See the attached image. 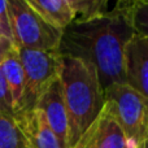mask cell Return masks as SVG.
Segmentation results:
<instances>
[{
	"label": "cell",
	"instance_id": "1",
	"mask_svg": "<svg viewBox=\"0 0 148 148\" xmlns=\"http://www.w3.org/2000/svg\"><path fill=\"white\" fill-rule=\"evenodd\" d=\"M134 35L130 12L114 7L91 20L72 21L62 30L57 52L94 66L104 91L126 83L125 49Z\"/></svg>",
	"mask_w": 148,
	"mask_h": 148
},
{
	"label": "cell",
	"instance_id": "2",
	"mask_svg": "<svg viewBox=\"0 0 148 148\" xmlns=\"http://www.w3.org/2000/svg\"><path fill=\"white\" fill-rule=\"evenodd\" d=\"M60 82L68 114V148H72L104 107V91L90 64L61 56Z\"/></svg>",
	"mask_w": 148,
	"mask_h": 148
},
{
	"label": "cell",
	"instance_id": "3",
	"mask_svg": "<svg viewBox=\"0 0 148 148\" xmlns=\"http://www.w3.org/2000/svg\"><path fill=\"white\" fill-rule=\"evenodd\" d=\"M12 42L16 48L57 51L62 30L52 25L25 0H5Z\"/></svg>",
	"mask_w": 148,
	"mask_h": 148
},
{
	"label": "cell",
	"instance_id": "4",
	"mask_svg": "<svg viewBox=\"0 0 148 148\" xmlns=\"http://www.w3.org/2000/svg\"><path fill=\"white\" fill-rule=\"evenodd\" d=\"M104 100L121 126L130 148L139 147L148 138V97L126 83L104 90Z\"/></svg>",
	"mask_w": 148,
	"mask_h": 148
},
{
	"label": "cell",
	"instance_id": "5",
	"mask_svg": "<svg viewBox=\"0 0 148 148\" xmlns=\"http://www.w3.org/2000/svg\"><path fill=\"white\" fill-rule=\"evenodd\" d=\"M17 51L23 68V91L16 117L35 109L42 95L60 77L62 61L57 51L27 48H17Z\"/></svg>",
	"mask_w": 148,
	"mask_h": 148
},
{
	"label": "cell",
	"instance_id": "6",
	"mask_svg": "<svg viewBox=\"0 0 148 148\" xmlns=\"http://www.w3.org/2000/svg\"><path fill=\"white\" fill-rule=\"evenodd\" d=\"M72 148H130L109 105L104 107Z\"/></svg>",
	"mask_w": 148,
	"mask_h": 148
},
{
	"label": "cell",
	"instance_id": "7",
	"mask_svg": "<svg viewBox=\"0 0 148 148\" xmlns=\"http://www.w3.org/2000/svg\"><path fill=\"white\" fill-rule=\"evenodd\" d=\"M126 84L148 97V38L135 35L125 49Z\"/></svg>",
	"mask_w": 148,
	"mask_h": 148
},
{
	"label": "cell",
	"instance_id": "8",
	"mask_svg": "<svg viewBox=\"0 0 148 148\" xmlns=\"http://www.w3.org/2000/svg\"><path fill=\"white\" fill-rule=\"evenodd\" d=\"M36 108L44 114L61 148H68V114L62 97L60 78H57L39 99Z\"/></svg>",
	"mask_w": 148,
	"mask_h": 148
},
{
	"label": "cell",
	"instance_id": "9",
	"mask_svg": "<svg viewBox=\"0 0 148 148\" xmlns=\"http://www.w3.org/2000/svg\"><path fill=\"white\" fill-rule=\"evenodd\" d=\"M14 120L17 121L29 148H61L44 114L38 108L18 116Z\"/></svg>",
	"mask_w": 148,
	"mask_h": 148
},
{
	"label": "cell",
	"instance_id": "10",
	"mask_svg": "<svg viewBox=\"0 0 148 148\" xmlns=\"http://www.w3.org/2000/svg\"><path fill=\"white\" fill-rule=\"evenodd\" d=\"M0 69H1L3 77H4L5 83L9 90L10 97H12L13 112H14L16 117L18 109H20L23 91V68L16 47H13L9 53L5 56V59L0 64Z\"/></svg>",
	"mask_w": 148,
	"mask_h": 148
},
{
	"label": "cell",
	"instance_id": "11",
	"mask_svg": "<svg viewBox=\"0 0 148 148\" xmlns=\"http://www.w3.org/2000/svg\"><path fill=\"white\" fill-rule=\"evenodd\" d=\"M35 12H38L48 22L64 30L75 20L74 13L65 4L64 0H25Z\"/></svg>",
	"mask_w": 148,
	"mask_h": 148
},
{
	"label": "cell",
	"instance_id": "12",
	"mask_svg": "<svg viewBox=\"0 0 148 148\" xmlns=\"http://www.w3.org/2000/svg\"><path fill=\"white\" fill-rule=\"evenodd\" d=\"M0 148H29L27 142L12 116L0 112Z\"/></svg>",
	"mask_w": 148,
	"mask_h": 148
},
{
	"label": "cell",
	"instance_id": "13",
	"mask_svg": "<svg viewBox=\"0 0 148 148\" xmlns=\"http://www.w3.org/2000/svg\"><path fill=\"white\" fill-rule=\"evenodd\" d=\"M77 20H91L108 10L109 0H64Z\"/></svg>",
	"mask_w": 148,
	"mask_h": 148
},
{
	"label": "cell",
	"instance_id": "14",
	"mask_svg": "<svg viewBox=\"0 0 148 148\" xmlns=\"http://www.w3.org/2000/svg\"><path fill=\"white\" fill-rule=\"evenodd\" d=\"M129 12L135 34L148 38V3L135 5Z\"/></svg>",
	"mask_w": 148,
	"mask_h": 148
},
{
	"label": "cell",
	"instance_id": "15",
	"mask_svg": "<svg viewBox=\"0 0 148 148\" xmlns=\"http://www.w3.org/2000/svg\"><path fill=\"white\" fill-rule=\"evenodd\" d=\"M0 112L4 113V114L14 117L13 105H12V97H10L9 90H8L5 79H4V77H3L1 69H0Z\"/></svg>",
	"mask_w": 148,
	"mask_h": 148
},
{
	"label": "cell",
	"instance_id": "16",
	"mask_svg": "<svg viewBox=\"0 0 148 148\" xmlns=\"http://www.w3.org/2000/svg\"><path fill=\"white\" fill-rule=\"evenodd\" d=\"M13 47H14V44L9 38L0 36V64L3 62V60L5 59V56L9 53Z\"/></svg>",
	"mask_w": 148,
	"mask_h": 148
},
{
	"label": "cell",
	"instance_id": "17",
	"mask_svg": "<svg viewBox=\"0 0 148 148\" xmlns=\"http://www.w3.org/2000/svg\"><path fill=\"white\" fill-rule=\"evenodd\" d=\"M148 3V0H116V5L114 7L120 8V9H125V10H130L133 7L139 4H146Z\"/></svg>",
	"mask_w": 148,
	"mask_h": 148
},
{
	"label": "cell",
	"instance_id": "18",
	"mask_svg": "<svg viewBox=\"0 0 148 148\" xmlns=\"http://www.w3.org/2000/svg\"><path fill=\"white\" fill-rule=\"evenodd\" d=\"M0 18L3 20V22L9 27V23H8V16H7V4H5V0H0Z\"/></svg>",
	"mask_w": 148,
	"mask_h": 148
},
{
	"label": "cell",
	"instance_id": "19",
	"mask_svg": "<svg viewBox=\"0 0 148 148\" xmlns=\"http://www.w3.org/2000/svg\"><path fill=\"white\" fill-rule=\"evenodd\" d=\"M0 36H5V38H9L12 40V34H10V29L3 22V20L0 18Z\"/></svg>",
	"mask_w": 148,
	"mask_h": 148
},
{
	"label": "cell",
	"instance_id": "20",
	"mask_svg": "<svg viewBox=\"0 0 148 148\" xmlns=\"http://www.w3.org/2000/svg\"><path fill=\"white\" fill-rule=\"evenodd\" d=\"M139 148H148V138L143 142V143L140 144V146H139Z\"/></svg>",
	"mask_w": 148,
	"mask_h": 148
},
{
	"label": "cell",
	"instance_id": "21",
	"mask_svg": "<svg viewBox=\"0 0 148 148\" xmlns=\"http://www.w3.org/2000/svg\"><path fill=\"white\" fill-rule=\"evenodd\" d=\"M136 148H139V147H136Z\"/></svg>",
	"mask_w": 148,
	"mask_h": 148
}]
</instances>
